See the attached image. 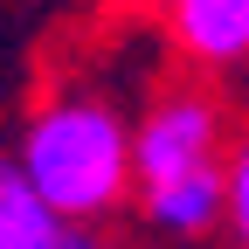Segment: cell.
<instances>
[{
    "label": "cell",
    "instance_id": "6da1fadb",
    "mask_svg": "<svg viewBox=\"0 0 249 249\" xmlns=\"http://www.w3.org/2000/svg\"><path fill=\"white\" fill-rule=\"evenodd\" d=\"M14 166L55 222H111L132 201V118L104 97H49L28 118Z\"/></svg>",
    "mask_w": 249,
    "mask_h": 249
},
{
    "label": "cell",
    "instance_id": "277c9868",
    "mask_svg": "<svg viewBox=\"0 0 249 249\" xmlns=\"http://www.w3.org/2000/svg\"><path fill=\"white\" fill-rule=\"evenodd\" d=\"M166 35L201 70H235L249 55V0H166Z\"/></svg>",
    "mask_w": 249,
    "mask_h": 249
},
{
    "label": "cell",
    "instance_id": "8992f818",
    "mask_svg": "<svg viewBox=\"0 0 249 249\" xmlns=\"http://www.w3.org/2000/svg\"><path fill=\"white\" fill-rule=\"evenodd\" d=\"M55 214H28V222H0V249H42Z\"/></svg>",
    "mask_w": 249,
    "mask_h": 249
},
{
    "label": "cell",
    "instance_id": "52a82bcc",
    "mask_svg": "<svg viewBox=\"0 0 249 249\" xmlns=\"http://www.w3.org/2000/svg\"><path fill=\"white\" fill-rule=\"evenodd\" d=\"M42 249H104V242H97V235H90V222H55Z\"/></svg>",
    "mask_w": 249,
    "mask_h": 249
},
{
    "label": "cell",
    "instance_id": "3957f363",
    "mask_svg": "<svg viewBox=\"0 0 249 249\" xmlns=\"http://www.w3.org/2000/svg\"><path fill=\"white\" fill-rule=\"evenodd\" d=\"M139 208H145V229L166 235V242H201L222 229V160L194 166V173H173L160 187H139Z\"/></svg>",
    "mask_w": 249,
    "mask_h": 249
},
{
    "label": "cell",
    "instance_id": "ba28073f",
    "mask_svg": "<svg viewBox=\"0 0 249 249\" xmlns=\"http://www.w3.org/2000/svg\"><path fill=\"white\" fill-rule=\"evenodd\" d=\"M229 249H242V242H229Z\"/></svg>",
    "mask_w": 249,
    "mask_h": 249
},
{
    "label": "cell",
    "instance_id": "7a4b0ae2",
    "mask_svg": "<svg viewBox=\"0 0 249 249\" xmlns=\"http://www.w3.org/2000/svg\"><path fill=\"white\" fill-rule=\"evenodd\" d=\"M214 160H229V111L214 90L173 83L132 118V194L173 180V173L214 166Z\"/></svg>",
    "mask_w": 249,
    "mask_h": 249
},
{
    "label": "cell",
    "instance_id": "5b68a950",
    "mask_svg": "<svg viewBox=\"0 0 249 249\" xmlns=\"http://www.w3.org/2000/svg\"><path fill=\"white\" fill-rule=\"evenodd\" d=\"M28 214H49V208L35 201V187L21 180L14 160H0V222H28Z\"/></svg>",
    "mask_w": 249,
    "mask_h": 249
}]
</instances>
